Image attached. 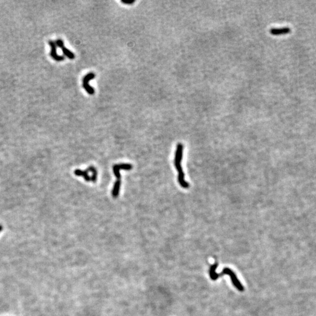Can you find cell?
Instances as JSON below:
<instances>
[{
    "label": "cell",
    "instance_id": "9c48e42d",
    "mask_svg": "<svg viewBox=\"0 0 316 316\" xmlns=\"http://www.w3.org/2000/svg\"><path fill=\"white\" fill-rule=\"evenodd\" d=\"M135 2V0H121V2L127 5H131Z\"/></svg>",
    "mask_w": 316,
    "mask_h": 316
},
{
    "label": "cell",
    "instance_id": "3957f363",
    "mask_svg": "<svg viewBox=\"0 0 316 316\" xmlns=\"http://www.w3.org/2000/svg\"><path fill=\"white\" fill-rule=\"evenodd\" d=\"M132 168V165L129 163H122V164H117L113 166L112 169L113 172L116 176L117 181H116L113 189L112 190V196L114 198H117L119 193L120 186H121V174L119 173L120 170H125L129 171Z\"/></svg>",
    "mask_w": 316,
    "mask_h": 316
},
{
    "label": "cell",
    "instance_id": "30bf717a",
    "mask_svg": "<svg viewBox=\"0 0 316 316\" xmlns=\"http://www.w3.org/2000/svg\"><path fill=\"white\" fill-rule=\"evenodd\" d=\"M2 226H0V231H1V230H2Z\"/></svg>",
    "mask_w": 316,
    "mask_h": 316
},
{
    "label": "cell",
    "instance_id": "7a4b0ae2",
    "mask_svg": "<svg viewBox=\"0 0 316 316\" xmlns=\"http://www.w3.org/2000/svg\"><path fill=\"white\" fill-rule=\"evenodd\" d=\"M183 146L182 144H178L176 152V155H175V159H174V165L179 173L178 181H179L180 185L183 188H188L189 184L184 181V174L183 169H182L181 165V159H182V156H183Z\"/></svg>",
    "mask_w": 316,
    "mask_h": 316
},
{
    "label": "cell",
    "instance_id": "8992f818",
    "mask_svg": "<svg viewBox=\"0 0 316 316\" xmlns=\"http://www.w3.org/2000/svg\"><path fill=\"white\" fill-rule=\"evenodd\" d=\"M56 45L59 47L63 52V54H64L67 57H68L70 59H74L75 58V55L71 52L70 50H69L67 48H66L64 45V42L62 39H58L56 41Z\"/></svg>",
    "mask_w": 316,
    "mask_h": 316
},
{
    "label": "cell",
    "instance_id": "ba28073f",
    "mask_svg": "<svg viewBox=\"0 0 316 316\" xmlns=\"http://www.w3.org/2000/svg\"><path fill=\"white\" fill-rule=\"evenodd\" d=\"M89 171L88 169H87L86 171H83L81 170H79V169H76L74 171V174L76 175V176H83L84 179V180L87 181H93V178L89 176Z\"/></svg>",
    "mask_w": 316,
    "mask_h": 316
},
{
    "label": "cell",
    "instance_id": "277c9868",
    "mask_svg": "<svg viewBox=\"0 0 316 316\" xmlns=\"http://www.w3.org/2000/svg\"><path fill=\"white\" fill-rule=\"evenodd\" d=\"M96 74L93 73H89L87 74H86L83 79V87L84 89L87 92L88 94L90 95H93L95 93L94 89L90 86L89 82L91 80L95 78Z\"/></svg>",
    "mask_w": 316,
    "mask_h": 316
},
{
    "label": "cell",
    "instance_id": "52a82bcc",
    "mask_svg": "<svg viewBox=\"0 0 316 316\" xmlns=\"http://www.w3.org/2000/svg\"><path fill=\"white\" fill-rule=\"evenodd\" d=\"M291 32V29L289 27H283L282 28H273L269 30V32L271 35L274 36L283 35L288 34Z\"/></svg>",
    "mask_w": 316,
    "mask_h": 316
},
{
    "label": "cell",
    "instance_id": "5b68a950",
    "mask_svg": "<svg viewBox=\"0 0 316 316\" xmlns=\"http://www.w3.org/2000/svg\"><path fill=\"white\" fill-rule=\"evenodd\" d=\"M49 44L50 47V56L54 59V60L57 62L63 61L64 59V57L62 55H59L57 54V45L56 42L53 41H49Z\"/></svg>",
    "mask_w": 316,
    "mask_h": 316
},
{
    "label": "cell",
    "instance_id": "6da1fadb",
    "mask_svg": "<svg viewBox=\"0 0 316 316\" xmlns=\"http://www.w3.org/2000/svg\"><path fill=\"white\" fill-rule=\"evenodd\" d=\"M217 266H218V263H216L213 265H212L210 269L209 274H210V278H211V279L214 280H216L219 277L223 276V275H228L230 276L231 281H232L233 285L235 286V288L241 292L244 291V288L243 287V286L240 283L239 280L237 279L236 276L233 271H231L229 268H226L223 269V271L221 273L217 274V273H216V270L217 269Z\"/></svg>",
    "mask_w": 316,
    "mask_h": 316
}]
</instances>
